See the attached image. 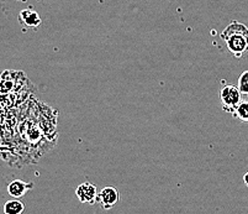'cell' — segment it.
<instances>
[{"instance_id":"cell-1","label":"cell","mask_w":248,"mask_h":214,"mask_svg":"<svg viewBox=\"0 0 248 214\" xmlns=\"http://www.w3.org/2000/svg\"><path fill=\"white\" fill-rule=\"evenodd\" d=\"M221 37L226 44L227 49L236 57H241L248 51V28L245 24L233 21L222 31Z\"/></svg>"},{"instance_id":"cell-2","label":"cell","mask_w":248,"mask_h":214,"mask_svg":"<svg viewBox=\"0 0 248 214\" xmlns=\"http://www.w3.org/2000/svg\"><path fill=\"white\" fill-rule=\"evenodd\" d=\"M241 98H242V93L236 85L227 84L220 92V99L222 102L224 110L232 114V115H233L234 110L237 109V107L240 105V103L242 102Z\"/></svg>"},{"instance_id":"cell-3","label":"cell","mask_w":248,"mask_h":214,"mask_svg":"<svg viewBox=\"0 0 248 214\" xmlns=\"http://www.w3.org/2000/svg\"><path fill=\"white\" fill-rule=\"evenodd\" d=\"M77 198L79 199L80 203L84 204H95L98 200V188L92 182H83L79 186L77 187L76 190Z\"/></svg>"},{"instance_id":"cell-4","label":"cell","mask_w":248,"mask_h":214,"mask_svg":"<svg viewBox=\"0 0 248 214\" xmlns=\"http://www.w3.org/2000/svg\"><path fill=\"white\" fill-rule=\"evenodd\" d=\"M120 200V193L119 191L115 188V187L108 186L104 187L103 190L99 192L98 195V202L100 204V207L105 211H110V209L114 208Z\"/></svg>"},{"instance_id":"cell-5","label":"cell","mask_w":248,"mask_h":214,"mask_svg":"<svg viewBox=\"0 0 248 214\" xmlns=\"http://www.w3.org/2000/svg\"><path fill=\"white\" fill-rule=\"evenodd\" d=\"M33 188V183L30 182H24L21 180H14V181H11L10 183L8 184V193L15 199H20L21 197H24L26 193L29 192L30 190Z\"/></svg>"},{"instance_id":"cell-6","label":"cell","mask_w":248,"mask_h":214,"mask_svg":"<svg viewBox=\"0 0 248 214\" xmlns=\"http://www.w3.org/2000/svg\"><path fill=\"white\" fill-rule=\"evenodd\" d=\"M19 20L21 21V24L26 25L28 28H36L41 24V19L38 17L37 13L30 10V9L21 11L19 15Z\"/></svg>"},{"instance_id":"cell-7","label":"cell","mask_w":248,"mask_h":214,"mask_svg":"<svg viewBox=\"0 0 248 214\" xmlns=\"http://www.w3.org/2000/svg\"><path fill=\"white\" fill-rule=\"evenodd\" d=\"M25 211V204L20 199H10L4 204L5 214H22Z\"/></svg>"},{"instance_id":"cell-8","label":"cell","mask_w":248,"mask_h":214,"mask_svg":"<svg viewBox=\"0 0 248 214\" xmlns=\"http://www.w3.org/2000/svg\"><path fill=\"white\" fill-rule=\"evenodd\" d=\"M233 116L242 123H248V100H243L240 103L237 109L234 110Z\"/></svg>"},{"instance_id":"cell-9","label":"cell","mask_w":248,"mask_h":214,"mask_svg":"<svg viewBox=\"0 0 248 214\" xmlns=\"http://www.w3.org/2000/svg\"><path fill=\"white\" fill-rule=\"evenodd\" d=\"M237 87L242 94H247L248 96V71H245L238 78Z\"/></svg>"},{"instance_id":"cell-10","label":"cell","mask_w":248,"mask_h":214,"mask_svg":"<svg viewBox=\"0 0 248 214\" xmlns=\"http://www.w3.org/2000/svg\"><path fill=\"white\" fill-rule=\"evenodd\" d=\"M243 182H245L246 186L248 187V171L245 173V175H243Z\"/></svg>"}]
</instances>
